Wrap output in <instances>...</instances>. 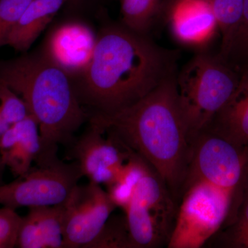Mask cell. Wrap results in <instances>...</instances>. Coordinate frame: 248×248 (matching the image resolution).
Masks as SVG:
<instances>
[{
  "mask_svg": "<svg viewBox=\"0 0 248 248\" xmlns=\"http://www.w3.org/2000/svg\"><path fill=\"white\" fill-rule=\"evenodd\" d=\"M32 0H0V47Z\"/></svg>",
  "mask_w": 248,
  "mask_h": 248,
  "instance_id": "obj_22",
  "label": "cell"
},
{
  "mask_svg": "<svg viewBox=\"0 0 248 248\" xmlns=\"http://www.w3.org/2000/svg\"><path fill=\"white\" fill-rule=\"evenodd\" d=\"M81 177L75 161L67 164L58 159L36 166L14 182L0 186V205L16 210L61 204L68 200Z\"/></svg>",
  "mask_w": 248,
  "mask_h": 248,
  "instance_id": "obj_7",
  "label": "cell"
},
{
  "mask_svg": "<svg viewBox=\"0 0 248 248\" xmlns=\"http://www.w3.org/2000/svg\"><path fill=\"white\" fill-rule=\"evenodd\" d=\"M248 171V148L207 129L191 145L184 187L191 182H203L235 195L246 180Z\"/></svg>",
  "mask_w": 248,
  "mask_h": 248,
  "instance_id": "obj_6",
  "label": "cell"
},
{
  "mask_svg": "<svg viewBox=\"0 0 248 248\" xmlns=\"http://www.w3.org/2000/svg\"><path fill=\"white\" fill-rule=\"evenodd\" d=\"M178 57L176 50L161 46L148 35L110 24L97 36L89 65L72 79L75 91L92 113H113L177 74Z\"/></svg>",
  "mask_w": 248,
  "mask_h": 248,
  "instance_id": "obj_1",
  "label": "cell"
},
{
  "mask_svg": "<svg viewBox=\"0 0 248 248\" xmlns=\"http://www.w3.org/2000/svg\"><path fill=\"white\" fill-rule=\"evenodd\" d=\"M96 40L97 37L87 26L68 23L50 35L43 53L73 79L89 65Z\"/></svg>",
  "mask_w": 248,
  "mask_h": 248,
  "instance_id": "obj_11",
  "label": "cell"
},
{
  "mask_svg": "<svg viewBox=\"0 0 248 248\" xmlns=\"http://www.w3.org/2000/svg\"><path fill=\"white\" fill-rule=\"evenodd\" d=\"M223 59L235 68L248 66V0H244L241 19Z\"/></svg>",
  "mask_w": 248,
  "mask_h": 248,
  "instance_id": "obj_20",
  "label": "cell"
},
{
  "mask_svg": "<svg viewBox=\"0 0 248 248\" xmlns=\"http://www.w3.org/2000/svg\"><path fill=\"white\" fill-rule=\"evenodd\" d=\"M161 18L178 44L197 53L208 51L220 35L208 0H164Z\"/></svg>",
  "mask_w": 248,
  "mask_h": 248,
  "instance_id": "obj_10",
  "label": "cell"
},
{
  "mask_svg": "<svg viewBox=\"0 0 248 248\" xmlns=\"http://www.w3.org/2000/svg\"><path fill=\"white\" fill-rule=\"evenodd\" d=\"M40 150L39 125L31 115L11 125L0 141V156L15 177L29 172Z\"/></svg>",
  "mask_w": 248,
  "mask_h": 248,
  "instance_id": "obj_12",
  "label": "cell"
},
{
  "mask_svg": "<svg viewBox=\"0 0 248 248\" xmlns=\"http://www.w3.org/2000/svg\"><path fill=\"white\" fill-rule=\"evenodd\" d=\"M63 203L29 208L28 215L22 217L16 246L20 248H63Z\"/></svg>",
  "mask_w": 248,
  "mask_h": 248,
  "instance_id": "obj_13",
  "label": "cell"
},
{
  "mask_svg": "<svg viewBox=\"0 0 248 248\" xmlns=\"http://www.w3.org/2000/svg\"><path fill=\"white\" fill-rule=\"evenodd\" d=\"M89 1V0H70L68 4L71 6L72 7H79V6L86 4Z\"/></svg>",
  "mask_w": 248,
  "mask_h": 248,
  "instance_id": "obj_25",
  "label": "cell"
},
{
  "mask_svg": "<svg viewBox=\"0 0 248 248\" xmlns=\"http://www.w3.org/2000/svg\"><path fill=\"white\" fill-rule=\"evenodd\" d=\"M11 125L3 118L2 116L0 114V141H1L2 137L4 136L5 133L7 131L8 129L11 127Z\"/></svg>",
  "mask_w": 248,
  "mask_h": 248,
  "instance_id": "obj_23",
  "label": "cell"
},
{
  "mask_svg": "<svg viewBox=\"0 0 248 248\" xmlns=\"http://www.w3.org/2000/svg\"><path fill=\"white\" fill-rule=\"evenodd\" d=\"M239 77L229 62L208 51L196 53L177 71L178 101L191 145L231 99Z\"/></svg>",
  "mask_w": 248,
  "mask_h": 248,
  "instance_id": "obj_4",
  "label": "cell"
},
{
  "mask_svg": "<svg viewBox=\"0 0 248 248\" xmlns=\"http://www.w3.org/2000/svg\"><path fill=\"white\" fill-rule=\"evenodd\" d=\"M247 175H248V174H247Z\"/></svg>",
  "mask_w": 248,
  "mask_h": 248,
  "instance_id": "obj_26",
  "label": "cell"
},
{
  "mask_svg": "<svg viewBox=\"0 0 248 248\" xmlns=\"http://www.w3.org/2000/svg\"><path fill=\"white\" fill-rule=\"evenodd\" d=\"M213 8L221 36L218 55L223 58L239 24L244 0H208Z\"/></svg>",
  "mask_w": 248,
  "mask_h": 248,
  "instance_id": "obj_17",
  "label": "cell"
},
{
  "mask_svg": "<svg viewBox=\"0 0 248 248\" xmlns=\"http://www.w3.org/2000/svg\"><path fill=\"white\" fill-rule=\"evenodd\" d=\"M122 22L130 30L148 35L161 18L164 0H120Z\"/></svg>",
  "mask_w": 248,
  "mask_h": 248,
  "instance_id": "obj_16",
  "label": "cell"
},
{
  "mask_svg": "<svg viewBox=\"0 0 248 248\" xmlns=\"http://www.w3.org/2000/svg\"><path fill=\"white\" fill-rule=\"evenodd\" d=\"M176 76L132 105L113 113L89 114V121L151 165L178 202L187 177L191 143L178 101Z\"/></svg>",
  "mask_w": 248,
  "mask_h": 248,
  "instance_id": "obj_2",
  "label": "cell"
},
{
  "mask_svg": "<svg viewBox=\"0 0 248 248\" xmlns=\"http://www.w3.org/2000/svg\"><path fill=\"white\" fill-rule=\"evenodd\" d=\"M206 245L215 247L248 248V197L231 226L224 231L220 230Z\"/></svg>",
  "mask_w": 248,
  "mask_h": 248,
  "instance_id": "obj_18",
  "label": "cell"
},
{
  "mask_svg": "<svg viewBox=\"0 0 248 248\" xmlns=\"http://www.w3.org/2000/svg\"><path fill=\"white\" fill-rule=\"evenodd\" d=\"M0 114L11 125L29 115L27 104L22 98L3 83H0Z\"/></svg>",
  "mask_w": 248,
  "mask_h": 248,
  "instance_id": "obj_21",
  "label": "cell"
},
{
  "mask_svg": "<svg viewBox=\"0 0 248 248\" xmlns=\"http://www.w3.org/2000/svg\"><path fill=\"white\" fill-rule=\"evenodd\" d=\"M234 194L203 182L186 184L167 247H203L221 229Z\"/></svg>",
  "mask_w": 248,
  "mask_h": 248,
  "instance_id": "obj_5",
  "label": "cell"
},
{
  "mask_svg": "<svg viewBox=\"0 0 248 248\" xmlns=\"http://www.w3.org/2000/svg\"><path fill=\"white\" fill-rule=\"evenodd\" d=\"M0 83L22 98L38 124L41 150L36 166L58 159L59 146H71L89 121L71 77L44 53L0 62Z\"/></svg>",
  "mask_w": 248,
  "mask_h": 248,
  "instance_id": "obj_3",
  "label": "cell"
},
{
  "mask_svg": "<svg viewBox=\"0 0 248 248\" xmlns=\"http://www.w3.org/2000/svg\"><path fill=\"white\" fill-rule=\"evenodd\" d=\"M63 204V248H87L117 208L107 191L91 182L78 184Z\"/></svg>",
  "mask_w": 248,
  "mask_h": 248,
  "instance_id": "obj_8",
  "label": "cell"
},
{
  "mask_svg": "<svg viewBox=\"0 0 248 248\" xmlns=\"http://www.w3.org/2000/svg\"><path fill=\"white\" fill-rule=\"evenodd\" d=\"M6 165L4 164V161L0 156V186L4 185V173L5 169H6Z\"/></svg>",
  "mask_w": 248,
  "mask_h": 248,
  "instance_id": "obj_24",
  "label": "cell"
},
{
  "mask_svg": "<svg viewBox=\"0 0 248 248\" xmlns=\"http://www.w3.org/2000/svg\"><path fill=\"white\" fill-rule=\"evenodd\" d=\"M89 124L87 130L69 146L68 159L78 163L89 182L108 187L115 182L133 151L115 135Z\"/></svg>",
  "mask_w": 248,
  "mask_h": 248,
  "instance_id": "obj_9",
  "label": "cell"
},
{
  "mask_svg": "<svg viewBox=\"0 0 248 248\" xmlns=\"http://www.w3.org/2000/svg\"><path fill=\"white\" fill-rule=\"evenodd\" d=\"M87 248H130L125 216H110Z\"/></svg>",
  "mask_w": 248,
  "mask_h": 248,
  "instance_id": "obj_19",
  "label": "cell"
},
{
  "mask_svg": "<svg viewBox=\"0 0 248 248\" xmlns=\"http://www.w3.org/2000/svg\"><path fill=\"white\" fill-rule=\"evenodd\" d=\"M70 0H32L5 39L8 46L25 53L45 30L55 15Z\"/></svg>",
  "mask_w": 248,
  "mask_h": 248,
  "instance_id": "obj_15",
  "label": "cell"
},
{
  "mask_svg": "<svg viewBox=\"0 0 248 248\" xmlns=\"http://www.w3.org/2000/svg\"><path fill=\"white\" fill-rule=\"evenodd\" d=\"M208 129L248 148V66L241 68L234 93Z\"/></svg>",
  "mask_w": 248,
  "mask_h": 248,
  "instance_id": "obj_14",
  "label": "cell"
}]
</instances>
